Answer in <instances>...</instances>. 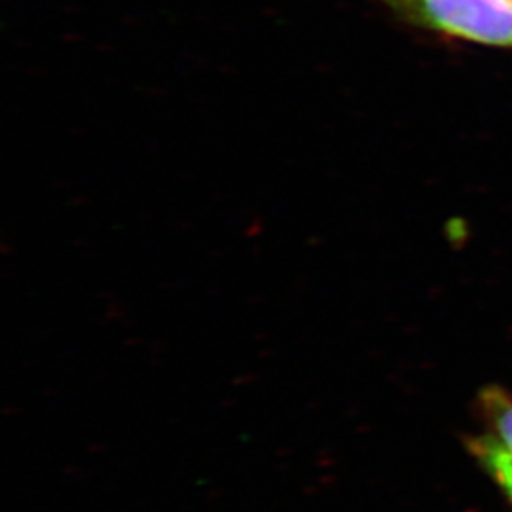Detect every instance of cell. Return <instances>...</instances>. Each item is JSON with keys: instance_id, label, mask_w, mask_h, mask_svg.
Returning a JSON list of instances; mask_svg holds the SVG:
<instances>
[{"instance_id": "1", "label": "cell", "mask_w": 512, "mask_h": 512, "mask_svg": "<svg viewBox=\"0 0 512 512\" xmlns=\"http://www.w3.org/2000/svg\"><path fill=\"white\" fill-rule=\"evenodd\" d=\"M403 19L479 44L512 47V0H382Z\"/></svg>"}, {"instance_id": "2", "label": "cell", "mask_w": 512, "mask_h": 512, "mask_svg": "<svg viewBox=\"0 0 512 512\" xmlns=\"http://www.w3.org/2000/svg\"><path fill=\"white\" fill-rule=\"evenodd\" d=\"M476 411L486 435L512 458V393L501 385L481 388Z\"/></svg>"}, {"instance_id": "3", "label": "cell", "mask_w": 512, "mask_h": 512, "mask_svg": "<svg viewBox=\"0 0 512 512\" xmlns=\"http://www.w3.org/2000/svg\"><path fill=\"white\" fill-rule=\"evenodd\" d=\"M464 446L479 469L493 481L512 506V458L486 433L464 436Z\"/></svg>"}]
</instances>
